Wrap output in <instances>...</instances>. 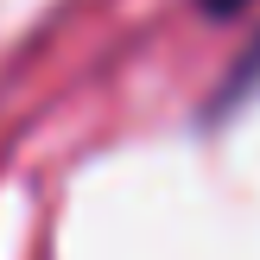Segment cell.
<instances>
[{
  "label": "cell",
  "instance_id": "cell-1",
  "mask_svg": "<svg viewBox=\"0 0 260 260\" xmlns=\"http://www.w3.org/2000/svg\"><path fill=\"white\" fill-rule=\"evenodd\" d=\"M197 7L210 13V19H235V13H241V7H254V0H197Z\"/></svg>",
  "mask_w": 260,
  "mask_h": 260
}]
</instances>
